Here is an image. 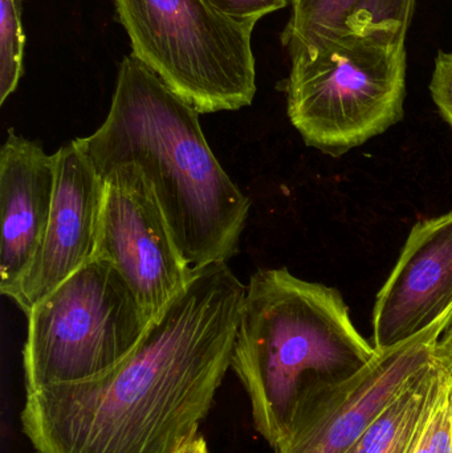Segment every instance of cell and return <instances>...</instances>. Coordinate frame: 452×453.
<instances>
[{
    "label": "cell",
    "mask_w": 452,
    "mask_h": 453,
    "mask_svg": "<svg viewBox=\"0 0 452 453\" xmlns=\"http://www.w3.org/2000/svg\"><path fill=\"white\" fill-rule=\"evenodd\" d=\"M223 15L239 23L257 26L260 19L268 13L283 10L291 0H204Z\"/></svg>",
    "instance_id": "16"
},
{
    "label": "cell",
    "mask_w": 452,
    "mask_h": 453,
    "mask_svg": "<svg viewBox=\"0 0 452 453\" xmlns=\"http://www.w3.org/2000/svg\"><path fill=\"white\" fill-rule=\"evenodd\" d=\"M180 453H210L207 441L203 436H196L191 443H188Z\"/></svg>",
    "instance_id": "20"
},
{
    "label": "cell",
    "mask_w": 452,
    "mask_h": 453,
    "mask_svg": "<svg viewBox=\"0 0 452 453\" xmlns=\"http://www.w3.org/2000/svg\"><path fill=\"white\" fill-rule=\"evenodd\" d=\"M452 311V212L411 229L373 309L376 350L405 342Z\"/></svg>",
    "instance_id": "10"
},
{
    "label": "cell",
    "mask_w": 452,
    "mask_h": 453,
    "mask_svg": "<svg viewBox=\"0 0 452 453\" xmlns=\"http://www.w3.org/2000/svg\"><path fill=\"white\" fill-rule=\"evenodd\" d=\"M0 105L15 92L23 74V0H0Z\"/></svg>",
    "instance_id": "14"
},
{
    "label": "cell",
    "mask_w": 452,
    "mask_h": 453,
    "mask_svg": "<svg viewBox=\"0 0 452 453\" xmlns=\"http://www.w3.org/2000/svg\"><path fill=\"white\" fill-rule=\"evenodd\" d=\"M132 55L201 114L239 111L257 95L254 24L204 0H114Z\"/></svg>",
    "instance_id": "4"
},
{
    "label": "cell",
    "mask_w": 452,
    "mask_h": 453,
    "mask_svg": "<svg viewBox=\"0 0 452 453\" xmlns=\"http://www.w3.org/2000/svg\"><path fill=\"white\" fill-rule=\"evenodd\" d=\"M26 393L108 372L145 337L153 319L108 261L93 258L27 314Z\"/></svg>",
    "instance_id": "6"
},
{
    "label": "cell",
    "mask_w": 452,
    "mask_h": 453,
    "mask_svg": "<svg viewBox=\"0 0 452 453\" xmlns=\"http://www.w3.org/2000/svg\"><path fill=\"white\" fill-rule=\"evenodd\" d=\"M291 7L281 40L295 58L340 40L405 44L416 0H291Z\"/></svg>",
    "instance_id": "12"
},
{
    "label": "cell",
    "mask_w": 452,
    "mask_h": 453,
    "mask_svg": "<svg viewBox=\"0 0 452 453\" xmlns=\"http://www.w3.org/2000/svg\"><path fill=\"white\" fill-rule=\"evenodd\" d=\"M374 354L339 290L286 268L252 274L231 369L249 395L255 428L272 449L305 383L347 377Z\"/></svg>",
    "instance_id": "3"
},
{
    "label": "cell",
    "mask_w": 452,
    "mask_h": 453,
    "mask_svg": "<svg viewBox=\"0 0 452 453\" xmlns=\"http://www.w3.org/2000/svg\"><path fill=\"white\" fill-rule=\"evenodd\" d=\"M452 311L421 334L384 350L342 378L313 380L300 391L275 453H347L369 426L430 366Z\"/></svg>",
    "instance_id": "7"
},
{
    "label": "cell",
    "mask_w": 452,
    "mask_h": 453,
    "mask_svg": "<svg viewBox=\"0 0 452 453\" xmlns=\"http://www.w3.org/2000/svg\"><path fill=\"white\" fill-rule=\"evenodd\" d=\"M435 361L451 375L452 378V322L438 341L435 348Z\"/></svg>",
    "instance_id": "19"
},
{
    "label": "cell",
    "mask_w": 452,
    "mask_h": 453,
    "mask_svg": "<svg viewBox=\"0 0 452 453\" xmlns=\"http://www.w3.org/2000/svg\"><path fill=\"white\" fill-rule=\"evenodd\" d=\"M37 453V452H36Z\"/></svg>",
    "instance_id": "21"
},
{
    "label": "cell",
    "mask_w": 452,
    "mask_h": 453,
    "mask_svg": "<svg viewBox=\"0 0 452 453\" xmlns=\"http://www.w3.org/2000/svg\"><path fill=\"white\" fill-rule=\"evenodd\" d=\"M56 188V157L7 133L0 150V292L23 279L50 223Z\"/></svg>",
    "instance_id": "11"
},
{
    "label": "cell",
    "mask_w": 452,
    "mask_h": 453,
    "mask_svg": "<svg viewBox=\"0 0 452 453\" xmlns=\"http://www.w3.org/2000/svg\"><path fill=\"white\" fill-rule=\"evenodd\" d=\"M52 212L28 271L8 293L24 314L95 258L106 183L76 140L58 149Z\"/></svg>",
    "instance_id": "9"
},
{
    "label": "cell",
    "mask_w": 452,
    "mask_h": 453,
    "mask_svg": "<svg viewBox=\"0 0 452 453\" xmlns=\"http://www.w3.org/2000/svg\"><path fill=\"white\" fill-rule=\"evenodd\" d=\"M433 453H452V378L443 369L435 402Z\"/></svg>",
    "instance_id": "15"
},
{
    "label": "cell",
    "mask_w": 452,
    "mask_h": 453,
    "mask_svg": "<svg viewBox=\"0 0 452 453\" xmlns=\"http://www.w3.org/2000/svg\"><path fill=\"white\" fill-rule=\"evenodd\" d=\"M291 61L288 117L305 145L340 157L402 119L405 44L340 40Z\"/></svg>",
    "instance_id": "5"
},
{
    "label": "cell",
    "mask_w": 452,
    "mask_h": 453,
    "mask_svg": "<svg viewBox=\"0 0 452 453\" xmlns=\"http://www.w3.org/2000/svg\"><path fill=\"white\" fill-rule=\"evenodd\" d=\"M430 93L438 111L452 127V52L440 50L438 53Z\"/></svg>",
    "instance_id": "17"
},
{
    "label": "cell",
    "mask_w": 452,
    "mask_h": 453,
    "mask_svg": "<svg viewBox=\"0 0 452 453\" xmlns=\"http://www.w3.org/2000/svg\"><path fill=\"white\" fill-rule=\"evenodd\" d=\"M199 116L130 53L105 121L76 140L103 180L117 167H138L191 268L235 256L251 209L210 149Z\"/></svg>",
    "instance_id": "2"
},
{
    "label": "cell",
    "mask_w": 452,
    "mask_h": 453,
    "mask_svg": "<svg viewBox=\"0 0 452 453\" xmlns=\"http://www.w3.org/2000/svg\"><path fill=\"white\" fill-rule=\"evenodd\" d=\"M443 367L441 366L440 374L435 380L434 388L430 394L429 402L426 409L419 419L416 433L411 439L408 453H433V434H434L435 426V402H437L438 385H440L441 377H442Z\"/></svg>",
    "instance_id": "18"
},
{
    "label": "cell",
    "mask_w": 452,
    "mask_h": 453,
    "mask_svg": "<svg viewBox=\"0 0 452 453\" xmlns=\"http://www.w3.org/2000/svg\"><path fill=\"white\" fill-rule=\"evenodd\" d=\"M440 370L434 359L347 453H408Z\"/></svg>",
    "instance_id": "13"
},
{
    "label": "cell",
    "mask_w": 452,
    "mask_h": 453,
    "mask_svg": "<svg viewBox=\"0 0 452 453\" xmlns=\"http://www.w3.org/2000/svg\"><path fill=\"white\" fill-rule=\"evenodd\" d=\"M247 285L226 261L188 285L134 350L103 374L26 393L37 453H180L199 436L231 369Z\"/></svg>",
    "instance_id": "1"
},
{
    "label": "cell",
    "mask_w": 452,
    "mask_h": 453,
    "mask_svg": "<svg viewBox=\"0 0 452 453\" xmlns=\"http://www.w3.org/2000/svg\"><path fill=\"white\" fill-rule=\"evenodd\" d=\"M103 180L95 258L117 269L154 321L188 285L193 268L138 167H117Z\"/></svg>",
    "instance_id": "8"
}]
</instances>
